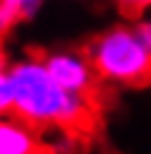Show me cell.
Here are the masks:
<instances>
[{
    "label": "cell",
    "instance_id": "obj_1",
    "mask_svg": "<svg viewBox=\"0 0 151 154\" xmlns=\"http://www.w3.org/2000/svg\"><path fill=\"white\" fill-rule=\"evenodd\" d=\"M7 75L12 84V116L29 128H58L74 135L89 132L96 125L98 101L58 87L38 53L14 63Z\"/></svg>",
    "mask_w": 151,
    "mask_h": 154
},
{
    "label": "cell",
    "instance_id": "obj_2",
    "mask_svg": "<svg viewBox=\"0 0 151 154\" xmlns=\"http://www.w3.org/2000/svg\"><path fill=\"white\" fill-rule=\"evenodd\" d=\"M84 53L101 82L120 87L151 84V53L129 26H115L98 34Z\"/></svg>",
    "mask_w": 151,
    "mask_h": 154
},
{
    "label": "cell",
    "instance_id": "obj_3",
    "mask_svg": "<svg viewBox=\"0 0 151 154\" xmlns=\"http://www.w3.org/2000/svg\"><path fill=\"white\" fill-rule=\"evenodd\" d=\"M48 75L58 87H62L70 94L96 99L98 94V77L86 58L84 51H55L48 55H41Z\"/></svg>",
    "mask_w": 151,
    "mask_h": 154
},
{
    "label": "cell",
    "instance_id": "obj_4",
    "mask_svg": "<svg viewBox=\"0 0 151 154\" xmlns=\"http://www.w3.org/2000/svg\"><path fill=\"white\" fill-rule=\"evenodd\" d=\"M41 144L34 128L19 118H0V154H38Z\"/></svg>",
    "mask_w": 151,
    "mask_h": 154
},
{
    "label": "cell",
    "instance_id": "obj_5",
    "mask_svg": "<svg viewBox=\"0 0 151 154\" xmlns=\"http://www.w3.org/2000/svg\"><path fill=\"white\" fill-rule=\"evenodd\" d=\"M0 2L12 12V17H14L17 22L34 17V14H36V10L43 5V0H0Z\"/></svg>",
    "mask_w": 151,
    "mask_h": 154
},
{
    "label": "cell",
    "instance_id": "obj_6",
    "mask_svg": "<svg viewBox=\"0 0 151 154\" xmlns=\"http://www.w3.org/2000/svg\"><path fill=\"white\" fill-rule=\"evenodd\" d=\"M12 113V84L7 70H0V116Z\"/></svg>",
    "mask_w": 151,
    "mask_h": 154
},
{
    "label": "cell",
    "instance_id": "obj_7",
    "mask_svg": "<svg viewBox=\"0 0 151 154\" xmlns=\"http://www.w3.org/2000/svg\"><path fill=\"white\" fill-rule=\"evenodd\" d=\"M117 5V10L127 17H139L141 12H146L151 7V0H113Z\"/></svg>",
    "mask_w": 151,
    "mask_h": 154
},
{
    "label": "cell",
    "instance_id": "obj_8",
    "mask_svg": "<svg viewBox=\"0 0 151 154\" xmlns=\"http://www.w3.org/2000/svg\"><path fill=\"white\" fill-rule=\"evenodd\" d=\"M134 31H137L139 41L144 43V48L151 53V19H144V22H139V24L134 26Z\"/></svg>",
    "mask_w": 151,
    "mask_h": 154
},
{
    "label": "cell",
    "instance_id": "obj_9",
    "mask_svg": "<svg viewBox=\"0 0 151 154\" xmlns=\"http://www.w3.org/2000/svg\"><path fill=\"white\" fill-rule=\"evenodd\" d=\"M14 24H17V19L12 17V12H10V10H7V7L0 2V41L5 38V34H7V31L14 26Z\"/></svg>",
    "mask_w": 151,
    "mask_h": 154
},
{
    "label": "cell",
    "instance_id": "obj_10",
    "mask_svg": "<svg viewBox=\"0 0 151 154\" xmlns=\"http://www.w3.org/2000/svg\"><path fill=\"white\" fill-rule=\"evenodd\" d=\"M38 154H50V152H46V149H41V152H38Z\"/></svg>",
    "mask_w": 151,
    "mask_h": 154
}]
</instances>
